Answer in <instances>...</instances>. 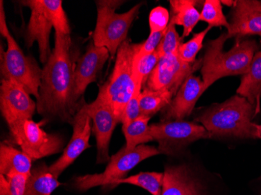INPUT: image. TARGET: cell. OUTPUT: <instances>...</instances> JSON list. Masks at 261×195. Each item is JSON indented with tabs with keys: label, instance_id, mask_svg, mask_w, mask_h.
<instances>
[{
	"label": "cell",
	"instance_id": "4fadbf2b",
	"mask_svg": "<svg viewBox=\"0 0 261 195\" xmlns=\"http://www.w3.org/2000/svg\"><path fill=\"white\" fill-rule=\"evenodd\" d=\"M20 4L31 10L30 19L24 35L26 45L31 48L34 42H37L39 59L45 65L52 53L49 36L54 23L44 8L42 0H24L20 1Z\"/></svg>",
	"mask_w": 261,
	"mask_h": 195
},
{
	"label": "cell",
	"instance_id": "2e32d148",
	"mask_svg": "<svg viewBox=\"0 0 261 195\" xmlns=\"http://www.w3.org/2000/svg\"><path fill=\"white\" fill-rule=\"evenodd\" d=\"M228 39L258 35L261 38V2L257 0H237L233 7Z\"/></svg>",
	"mask_w": 261,
	"mask_h": 195
},
{
	"label": "cell",
	"instance_id": "ac0fdd59",
	"mask_svg": "<svg viewBox=\"0 0 261 195\" xmlns=\"http://www.w3.org/2000/svg\"><path fill=\"white\" fill-rule=\"evenodd\" d=\"M161 195H201V184L187 165H167Z\"/></svg>",
	"mask_w": 261,
	"mask_h": 195
},
{
	"label": "cell",
	"instance_id": "9c48e42d",
	"mask_svg": "<svg viewBox=\"0 0 261 195\" xmlns=\"http://www.w3.org/2000/svg\"><path fill=\"white\" fill-rule=\"evenodd\" d=\"M149 133L159 145L161 154L171 155L200 140L211 138L204 127L196 122L185 120L161 121L149 126Z\"/></svg>",
	"mask_w": 261,
	"mask_h": 195
},
{
	"label": "cell",
	"instance_id": "9a60e30c",
	"mask_svg": "<svg viewBox=\"0 0 261 195\" xmlns=\"http://www.w3.org/2000/svg\"><path fill=\"white\" fill-rule=\"evenodd\" d=\"M110 55L108 48L96 46L92 40L86 52L77 59L74 71L75 98L77 102H84L82 97L88 86L96 81Z\"/></svg>",
	"mask_w": 261,
	"mask_h": 195
},
{
	"label": "cell",
	"instance_id": "8992f818",
	"mask_svg": "<svg viewBox=\"0 0 261 195\" xmlns=\"http://www.w3.org/2000/svg\"><path fill=\"white\" fill-rule=\"evenodd\" d=\"M160 154L161 153L159 149L151 145H139L132 150H127L124 146L111 157L103 172L76 177L73 186L79 191H85L99 186H112L114 181L124 178L130 170L142 161Z\"/></svg>",
	"mask_w": 261,
	"mask_h": 195
},
{
	"label": "cell",
	"instance_id": "cb8c5ba5",
	"mask_svg": "<svg viewBox=\"0 0 261 195\" xmlns=\"http://www.w3.org/2000/svg\"><path fill=\"white\" fill-rule=\"evenodd\" d=\"M150 118L140 116L127 126H122L123 133L126 140L124 147L127 150H132L139 145H145L147 142L153 141L149 133V126L148 125Z\"/></svg>",
	"mask_w": 261,
	"mask_h": 195
},
{
	"label": "cell",
	"instance_id": "5b68a950",
	"mask_svg": "<svg viewBox=\"0 0 261 195\" xmlns=\"http://www.w3.org/2000/svg\"><path fill=\"white\" fill-rule=\"evenodd\" d=\"M124 3L117 0L96 1L97 20L92 41L96 46L108 48L111 59H114L121 44L127 39L130 25L142 6L139 4L124 14H116V10Z\"/></svg>",
	"mask_w": 261,
	"mask_h": 195
},
{
	"label": "cell",
	"instance_id": "52a82bcc",
	"mask_svg": "<svg viewBox=\"0 0 261 195\" xmlns=\"http://www.w3.org/2000/svg\"><path fill=\"white\" fill-rule=\"evenodd\" d=\"M7 50L0 47V70L2 80H12L21 85L28 93L38 99L42 70L32 57L23 53L11 35L7 38Z\"/></svg>",
	"mask_w": 261,
	"mask_h": 195
},
{
	"label": "cell",
	"instance_id": "4dcf8cb0",
	"mask_svg": "<svg viewBox=\"0 0 261 195\" xmlns=\"http://www.w3.org/2000/svg\"><path fill=\"white\" fill-rule=\"evenodd\" d=\"M171 14L165 7H156L151 10L149 16L150 34L164 32L169 24Z\"/></svg>",
	"mask_w": 261,
	"mask_h": 195
},
{
	"label": "cell",
	"instance_id": "30bf717a",
	"mask_svg": "<svg viewBox=\"0 0 261 195\" xmlns=\"http://www.w3.org/2000/svg\"><path fill=\"white\" fill-rule=\"evenodd\" d=\"M203 60L194 64L184 62L177 53L160 59L158 65L148 77L144 89L152 91H168L175 96L185 80L202 67Z\"/></svg>",
	"mask_w": 261,
	"mask_h": 195
},
{
	"label": "cell",
	"instance_id": "d590c367",
	"mask_svg": "<svg viewBox=\"0 0 261 195\" xmlns=\"http://www.w3.org/2000/svg\"><path fill=\"white\" fill-rule=\"evenodd\" d=\"M0 195H11L10 183L3 174H0Z\"/></svg>",
	"mask_w": 261,
	"mask_h": 195
},
{
	"label": "cell",
	"instance_id": "7402d4cb",
	"mask_svg": "<svg viewBox=\"0 0 261 195\" xmlns=\"http://www.w3.org/2000/svg\"><path fill=\"white\" fill-rule=\"evenodd\" d=\"M61 184L43 162L32 170L24 195H51Z\"/></svg>",
	"mask_w": 261,
	"mask_h": 195
},
{
	"label": "cell",
	"instance_id": "277c9868",
	"mask_svg": "<svg viewBox=\"0 0 261 195\" xmlns=\"http://www.w3.org/2000/svg\"><path fill=\"white\" fill-rule=\"evenodd\" d=\"M142 43H133L127 39L118 48L115 65L109 78L99 87L98 99L108 104L119 123L126 105L136 88L133 77V62Z\"/></svg>",
	"mask_w": 261,
	"mask_h": 195
},
{
	"label": "cell",
	"instance_id": "8d00e7d4",
	"mask_svg": "<svg viewBox=\"0 0 261 195\" xmlns=\"http://www.w3.org/2000/svg\"><path fill=\"white\" fill-rule=\"evenodd\" d=\"M221 4L223 5L227 6V7H234L236 1H232V0H222L221 1Z\"/></svg>",
	"mask_w": 261,
	"mask_h": 195
},
{
	"label": "cell",
	"instance_id": "484cf974",
	"mask_svg": "<svg viewBox=\"0 0 261 195\" xmlns=\"http://www.w3.org/2000/svg\"><path fill=\"white\" fill-rule=\"evenodd\" d=\"M200 21L206 22L210 27H224L228 30L229 22L223 13L220 0H206L200 13Z\"/></svg>",
	"mask_w": 261,
	"mask_h": 195
},
{
	"label": "cell",
	"instance_id": "f546056e",
	"mask_svg": "<svg viewBox=\"0 0 261 195\" xmlns=\"http://www.w3.org/2000/svg\"><path fill=\"white\" fill-rule=\"evenodd\" d=\"M159 60V55L156 51H155L150 55L143 57L136 64H133V77L135 83H140L142 85V88L144 87L148 77L158 65Z\"/></svg>",
	"mask_w": 261,
	"mask_h": 195
},
{
	"label": "cell",
	"instance_id": "ba28073f",
	"mask_svg": "<svg viewBox=\"0 0 261 195\" xmlns=\"http://www.w3.org/2000/svg\"><path fill=\"white\" fill-rule=\"evenodd\" d=\"M46 123L45 120L39 123L25 120L9 127L13 142L32 160L55 155L64 149V140L60 134L43 130L42 126Z\"/></svg>",
	"mask_w": 261,
	"mask_h": 195
},
{
	"label": "cell",
	"instance_id": "603a6c76",
	"mask_svg": "<svg viewBox=\"0 0 261 195\" xmlns=\"http://www.w3.org/2000/svg\"><path fill=\"white\" fill-rule=\"evenodd\" d=\"M174 94L168 91H152L142 89L140 95V114L152 117L171 103Z\"/></svg>",
	"mask_w": 261,
	"mask_h": 195
},
{
	"label": "cell",
	"instance_id": "3957f363",
	"mask_svg": "<svg viewBox=\"0 0 261 195\" xmlns=\"http://www.w3.org/2000/svg\"><path fill=\"white\" fill-rule=\"evenodd\" d=\"M228 39V34L224 32L206 45L201 67L205 92L222 77L246 74L259 49L253 39L238 38L231 50L224 52V43Z\"/></svg>",
	"mask_w": 261,
	"mask_h": 195
},
{
	"label": "cell",
	"instance_id": "d6a6232c",
	"mask_svg": "<svg viewBox=\"0 0 261 195\" xmlns=\"http://www.w3.org/2000/svg\"><path fill=\"white\" fill-rule=\"evenodd\" d=\"M165 31L158 32V33L149 34L148 39L144 42H142V47L135 55L133 64H136L138 61L142 60L143 57L150 55L156 50L160 42L164 37Z\"/></svg>",
	"mask_w": 261,
	"mask_h": 195
},
{
	"label": "cell",
	"instance_id": "ffe728a7",
	"mask_svg": "<svg viewBox=\"0 0 261 195\" xmlns=\"http://www.w3.org/2000/svg\"><path fill=\"white\" fill-rule=\"evenodd\" d=\"M32 159L23 151L18 150L7 141L0 145V174L11 172L30 176Z\"/></svg>",
	"mask_w": 261,
	"mask_h": 195
},
{
	"label": "cell",
	"instance_id": "7c38bea8",
	"mask_svg": "<svg viewBox=\"0 0 261 195\" xmlns=\"http://www.w3.org/2000/svg\"><path fill=\"white\" fill-rule=\"evenodd\" d=\"M71 125L73 126L72 137L64 149L62 155L49 166L50 172L57 178L82 155V152L91 147L89 139L92 132V123L86 108V102L76 114Z\"/></svg>",
	"mask_w": 261,
	"mask_h": 195
},
{
	"label": "cell",
	"instance_id": "6da1fadb",
	"mask_svg": "<svg viewBox=\"0 0 261 195\" xmlns=\"http://www.w3.org/2000/svg\"><path fill=\"white\" fill-rule=\"evenodd\" d=\"M76 63L70 35L55 32V45L42 69L39 95L36 99V111L47 122L71 124L86 103L77 102L75 98Z\"/></svg>",
	"mask_w": 261,
	"mask_h": 195
},
{
	"label": "cell",
	"instance_id": "d4e9b609",
	"mask_svg": "<svg viewBox=\"0 0 261 195\" xmlns=\"http://www.w3.org/2000/svg\"><path fill=\"white\" fill-rule=\"evenodd\" d=\"M164 173L142 172L136 175L120 179L112 186L127 184L142 187L152 195H161L164 184Z\"/></svg>",
	"mask_w": 261,
	"mask_h": 195
},
{
	"label": "cell",
	"instance_id": "836d02e7",
	"mask_svg": "<svg viewBox=\"0 0 261 195\" xmlns=\"http://www.w3.org/2000/svg\"><path fill=\"white\" fill-rule=\"evenodd\" d=\"M29 175L11 172L6 176L10 185L11 195H24Z\"/></svg>",
	"mask_w": 261,
	"mask_h": 195
},
{
	"label": "cell",
	"instance_id": "e0dca14e",
	"mask_svg": "<svg viewBox=\"0 0 261 195\" xmlns=\"http://www.w3.org/2000/svg\"><path fill=\"white\" fill-rule=\"evenodd\" d=\"M204 92L203 80L196 76H189L177 91L171 103L164 108L161 121L183 120L189 117Z\"/></svg>",
	"mask_w": 261,
	"mask_h": 195
},
{
	"label": "cell",
	"instance_id": "83f0119b",
	"mask_svg": "<svg viewBox=\"0 0 261 195\" xmlns=\"http://www.w3.org/2000/svg\"><path fill=\"white\" fill-rule=\"evenodd\" d=\"M211 29V27L208 26L202 32L195 34L193 37L186 43L181 44L177 51V55L182 61L189 64H194L196 62V55L201 48H203V41L206 34Z\"/></svg>",
	"mask_w": 261,
	"mask_h": 195
},
{
	"label": "cell",
	"instance_id": "4316f807",
	"mask_svg": "<svg viewBox=\"0 0 261 195\" xmlns=\"http://www.w3.org/2000/svg\"><path fill=\"white\" fill-rule=\"evenodd\" d=\"M44 8L54 23L55 32L70 35V25L61 0H42Z\"/></svg>",
	"mask_w": 261,
	"mask_h": 195
},
{
	"label": "cell",
	"instance_id": "e575fe53",
	"mask_svg": "<svg viewBox=\"0 0 261 195\" xmlns=\"http://www.w3.org/2000/svg\"><path fill=\"white\" fill-rule=\"evenodd\" d=\"M0 33L4 38H8L11 34L9 31L6 19L5 10L4 7V1H0Z\"/></svg>",
	"mask_w": 261,
	"mask_h": 195
},
{
	"label": "cell",
	"instance_id": "7a4b0ae2",
	"mask_svg": "<svg viewBox=\"0 0 261 195\" xmlns=\"http://www.w3.org/2000/svg\"><path fill=\"white\" fill-rule=\"evenodd\" d=\"M256 109L244 97L234 95L220 104H214L195 118L213 137L259 138L257 124L253 123Z\"/></svg>",
	"mask_w": 261,
	"mask_h": 195
},
{
	"label": "cell",
	"instance_id": "74e56055",
	"mask_svg": "<svg viewBox=\"0 0 261 195\" xmlns=\"http://www.w3.org/2000/svg\"><path fill=\"white\" fill-rule=\"evenodd\" d=\"M258 130H259V134H258V137H259V138L261 139V125H258Z\"/></svg>",
	"mask_w": 261,
	"mask_h": 195
},
{
	"label": "cell",
	"instance_id": "1f68e13d",
	"mask_svg": "<svg viewBox=\"0 0 261 195\" xmlns=\"http://www.w3.org/2000/svg\"><path fill=\"white\" fill-rule=\"evenodd\" d=\"M142 85L140 83H136L134 92L133 96L130 98L128 103L126 105L124 114H123L122 119H121V124L122 126H127L130 124V122L140 117V95L142 92Z\"/></svg>",
	"mask_w": 261,
	"mask_h": 195
},
{
	"label": "cell",
	"instance_id": "d6986e66",
	"mask_svg": "<svg viewBox=\"0 0 261 195\" xmlns=\"http://www.w3.org/2000/svg\"><path fill=\"white\" fill-rule=\"evenodd\" d=\"M237 95L244 97L255 107L257 115L260 111L261 51H258L252 60L250 68L242 77Z\"/></svg>",
	"mask_w": 261,
	"mask_h": 195
},
{
	"label": "cell",
	"instance_id": "5bb4252c",
	"mask_svg": "<svg viewBox=\"0 0 261 195\" xmlns=\"http://www.w3.org/2000/svg\"><path fill=\"white\" fill-rule=\"evenodd\" d=\"M86 108L92 119V133L96 137L97 148L96 163H106L111 159L110 142L114 129L119 122L110 105L98 98L91 103H86Z\"/></svg>",
	"mask_w": 261,
	"mask_h": 195
},
{
	"label": "cell",
	"instance_id": "f1b7e54d",
	"mask_svg": "<svg viewBox=\"0 0 261 195\" xmlns=\"http://www.w3.org/2000/svg\"><path fill=\"white\" fill-rule=\"evenodd\" d=\"M175 26V24L170 20L164 37L156 48V51L160 59L166 55L177 53L178 48L181 44V38H180L179 35L177 33Z\"/></svg>",
	"mask_w": 261,
	"mask_h": 195
},
{
	"label": "cell",
	"instance_id": "44dd1931",
	"mask_svg": "<svg viewBox=\"0 0 261 195\" xmlns=\"http://www.w3.org/2000/svg\"><path fill=\"white\" fill-rule=\"evenodd\" d=\"M171 21L175 25L182 26V38L187 37L200 21V13L196 9L197 1L171 0Z\"/></svg>",
	"mask_w": 261,
	"mask_h": 195
},
{
	"label": "cell",
	"instance_id": "8fae6325",
	"mask_svg": "<svg viewBox=\"0 0 261 195\" xmlns=\"http://www.w3.org/2000/svg\"><path fill=\"white\" fill-rule=\"evenodd\" d=\"M30 95L14 80H1L0 110L8 127L32 120L37 105Z\"/></svg>",
	"mask_w": 261,
	"mask_h": 195
}]
</instances>
